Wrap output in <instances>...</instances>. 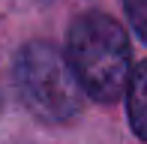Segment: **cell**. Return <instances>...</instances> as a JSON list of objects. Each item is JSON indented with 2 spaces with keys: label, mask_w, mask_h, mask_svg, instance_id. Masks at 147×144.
Returning a JSON list of instances; mask_svg holds the SVG:
<instances>
[{
  "label": "cell",
  "mask_w": 147,
  "mask_h": 144,
  "mask_svg": "<svg viewBox=\"0 0 147 144\" xmlns=\"http://www.w3.org/2000/svg\"><path fill=\"white\" fill-rule=\"evenodd\" d=\"M66 63L87 96L99 102H117L126 93L132 75V48L114 18L102 12L75 18L66 39Z\"/></svg>",
  "instance_id": "1"
},
{
  "label": "cell",
  "mask_w": 147,
  "mask_h": 144,
  "mask_svg": "<svg viewBox=\"0 0 147 144\" xmlns=\"http://www.w3.org/2000/svg\"><path fill=\"white\" fill-rule=\"evenodd\" d=\"M126 108H129V123L138 138L147 141V60L138 63L129 75L126 87Z\"/></svg>",
  "instance_id": "3"
},
{
  "label": "cell",
  "mask_w": 147,
  "mask_h": 144,
  "mask_svg": "<svg viewBox=\"0 0 147 144\" xmlns=\"http://www.w3.org/2000/svg\"><path fill=\"white\" fill-rule=\"evenodd\" d=\"M15 87L39 120L66 123L81 111L84 90L66 57L48 42H30L15 57Z\"/></svg>",
  "instance_id": "2"
},
{
  "label": "cell",
  "mask_w": 147,
  "mask_h": 144,
  "mask_svg": "<svg viewBox=\"0 0 147 144\" xmlns=\"http://www.w3.org/2000/svg\"><path fill=\"white\" fill-rule=\"evenodd\" d=\"M123 9H126V15H129L135 33L147 42V0H123Z\"/></svg>",
  "instance_id": "4"
}]
</instances>
